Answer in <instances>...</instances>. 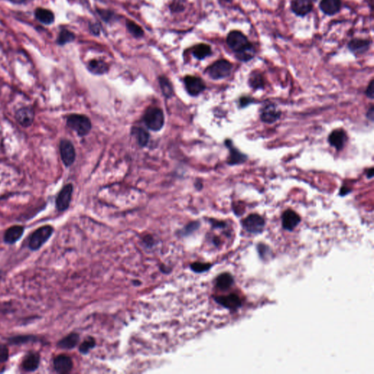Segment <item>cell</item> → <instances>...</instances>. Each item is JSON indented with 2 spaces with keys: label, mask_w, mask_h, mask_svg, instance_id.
Returning <instances> with one entry per match:
<instances>
[{
  "label": "cell",
  "mask_w": 374,
  "mask_h": 374,
  "mask_svg": "<svg viewBox=\"0 0 374 374\" xmlns=\"http://www.w3.org/2000/svg\"><path fill=\"white\" fill-rule=\"evenodd\" d=\"M341 8V0H321L319 9L327 16H333L339 12Z\"/></svg>",
  "instance_id": "obj_20"
},
{
  "label": "cell",
  "mask_w": 374,
  "mask_h": 374,
  "mask_svg": "<svg viewBox=\"0 0 374 374\" xmlns=\"http://www.w3.org/2000/svg\"><path fill=\"white\" fill-rule=\"evenodd\" d=\"M242 225L247 232L253 234H259L264 229L266 221L261 215L253 213L243 219Z\"/></svg>",
  "instance_id": "obj_6"
},
{
  "label": "cell",
  "mask_w": 374,
  "mask_h": 374,
  "mask_svg": "<svg viewBox=\"0 0 374 374\" xmlns=\"http://www.w3.org/2000/svg\"><path fill=\"white\" fill-rule=\"evenodd\" d=\"M232 65L226 59H220L207 68L206 73L213 80L223 79L230 75Z\"/></svg>",
  "instance_id": "obj_4"
},
{
  "label": "cell",
  "mask_w": 374,
  "mask_h": 374,
  "mask_svg": "<svg viewBox=\"0 0 374 374\" xmlns=\"http://www.w3.org/2000/svg\"><path fill=\"white\" fill-rule=\"evenodd\" d=\"M67 124L79 136L89 134L91 130V121L87 116L81 114H71L67 118Z\"/></svg>",
  "instance_id": "obj_2"
},
{
  "label": "cell",
  "mask_w": 374,
  "mask_h": 374,
  "mask_svg": "<svg viewBox=\"0 0 374 374\" xmlns=\"http://www.w3.org/2000/svg\"><path fill=\"white\" fill-rule=\"evenodd\" d=\"M25 228L22 225H14L9 227L5 232L3 240L8 245H13L17 243L23 237Z\"/></svg>",
  "instance_id": "obj_14"
},
{
  "label": "cell",
  "mask_w": 374,
  "mask_h": 374,
  "mask_svg": "<svg viewBox=\"0 0 374 374\" xmlns=\"http://www.w3.org/2000/svg\"><path fill=\"white\" fill-rule=\"evenodd\" d=\"M199 227H200V223L197 222V221H194V222L188 224L187 227L184 228L182 234H184V235H189V234L195 231L196 229H198Z\"/></svg>",
  "instance_id": "obj_37"
},
{
  "label": "cell",
  "mask_w": 374,
  "mask_h": 374,
  "mask_svg": "<svg viewBox=\"0 0 374 374\" xmlns=\"http://www.w3.org/2000/svg\"><path fill=\"white\" fill-rule=\"evenodd\" d=\"M75 35L67 30H63L59 33L57 40L58 44L64 46L68 43H71L75 40Z\"/></svg>",
  "instance_id": "obj_32"
},
{
  "label": "cell",
  "mask_w": 374,
  "mask_h": 374,
  "mask_svg": "<svg viewBox=\"0 0 374 374\" xmlns=\"http://www.w3.org/2000/svg\"><path fill=\"white\" fill-rule=\"evenodd\" d=\"M41 355L37 351H29L22 359V370L25 372H35L39 368L41 365Z\"/></svg>",
  "instance_id": "obj_10"
},
{
  "label": "cell",
  "mask_w": 374,
  "mask_h": 374,
  "mask_svg": "<svg viewBox=\"0 0 374 374\" xmlns=\"http://www.w3.org/2000/svg\"><path fill=\"white\" fill-rule=\"evenodd\" d=\"M160 82V88H161L162 92L165 97L171 98L173 97L174 94L173 86H172L171 81L166 78V77L161 76L159 78Z\"/></svg>",
  "instance_id": "obj_30"
},
{
  "label": "cell",
  "mask_w": 374,
  "mask_h": 374,
  "mask_svg": "<svg viewBox=\"0 0 374 374\" xmlns=\"http://www.w3.org/2000/svg\"><path fill=\"white\" fill-rule=\"evenodd\" d=\"M186 89L191 96L199 95L205 89V84L201 78L198 77L188 75L184 78Z\"/></svg>",
  "instance_id": "obj_11"
},
{
  "label": "cell",
  "mask_w": 374,
  "mask_h": 374,
  "mask_svg": "<svg viewBox=\"0 0 374 374\" xmlns=\"http://www.w3.org/2000/svg\"><path fill=\"white\" fill-rule=\"evenodd\" d=\"M191 269L196 273H203L208 271L212 267V265L209 263H194L191 265Z\"/></svg>",
  "instance_id": "obj_35"
},
{
  "label": "cell",
  "mask_w": 374,
  "mask_h": 374,
  "mask_svg": "<svg viewBox=\"0 0 374 374\" xmlns=\"http://www.w3.org/2000/svg\"><path fill=\"white\" fill-rule=\"evenodd\" d=\"M370 41H367V40L359 39V38L351 40L348 43V48L353 54H356V55H361V54H365L366 51L370 48Z\"/></svg>",
  "instance_id": "obj_22"
},
{
  "label": "cell",
  "mask_w": 374,
  "mask_h": 374,
  "mask_svg": "<svg viewBox=\"0 0 374 374\" xmlns=\"http://www.w3.org/2000/svg\"><path fill=\"white\" fill-rule=\"evenodd\" d=\"M350 192H351V189H349V188L343 187L341 188V191H340V195L345 196L348 195Z\"/></svg>",
  "instance_id": "obj_42"
},
{
  "label": "cell",
  "mask_w": 374,
  "mask_h": 374,
  "mask_svg": "<svg viewBox=\"0 0 374 374\" xmlns=\"http://www.w3.org/2000/svg\"><path fill=\"white\" fill-rule=\"evenodd\" d=\"M35 110L30 107H24L19 109L15 114L16 120L21 126L29 128L35 120Z\"/></svg>",
  "instance_id": "obj_12"
},
{
  "label": "cell",
  "mask_w": 374,
  "mask_h": 374,
  "mask_svg": "<svg viewBox=\"0 0 374 374\" xmlns=\"http://www.w3.org/2000/svg\"><path fill=\"white\" fill-rule=\"evenodd\" d=\"M9 1L14 3V4H23L27 0H9Z\"/></svg>",
  "instance_id": "obj_44"
},
{
  "label": "cell",
  "mask_w": 374,
  "mask_h": 374,
  "mask_svg": "<svg viewBox=\"0 0 374 374\" xmlns=\"http://www.w3.org/2000/svg\"><path fill=\"white\" fill-rule=\"evenodd\" d=\"M248 84L253 89H264L265 82L263 75L258 71L253 72L248 78Z\"/></svg>",
  "instance_id": "obj_27"
},
{
  "label": "cell",
  "mask_w": 374,
  "mask_h": 374,
  "mask_svg": "<svg viewBox=\"0 0 374 374\" xmlns=\"http://www.w3.org/2000/svg\"><path fill=\"white\" fill-rule=\"evenodd\" d=\"M128 31L136 38H141L144 35V31L140 26L136 25L135 22L129 21L127 24Z\"/></svg>",
  "instance_id": "obj_34"
},
{
  "label": "cell",
  "mask_w": 374,
  "mask_h": 374,
  "mask_svg": "<svg viewBox=\"0 0 374 374\" xmlns=\"http://www.w3.org/2000/svg\"><path fill=\"white\" fill-rule=\"evenodd\" d=\"M347 141V136L343 130H335L330 133L328 138V142L331 147L340 151L344 147L345 144Z\"/></svg>",
  "instance_id": "obj_19"
},
{
  "label": "cell",
  "mask_w": 374,
  "mask_h": 374,
  "mask_svg": "<svg viewBox=\"0 0 374 374\" xmlns=\"http://www.w3.org/2000/svg\"><path fill=\"white\" fill-rule=\"evenodd\" d=\"M132 132L141 147H144L147 145L149 141V135L147 131L141 128H134Z\"/></svg>",
  "instance_id": "obj_29"
},
{
  "label": "cell",
  "mask_w": 374,
  "mask_h": 374,
  "mask_svg": "<svg viewBox=\"0 0 374 374\" xmlns=\"http://www.w3.org/2000/svg\"><path fill=\"white\" fill-rule=\"evenodd\" d=\"M281 111L274 103H268L262 108L261 118L266 123H273L280 118Z\"/></svg>",
  "instance_id": "obj_13"
},
{
  "label": "cell",
  "mask_w": 374,
  "mask_h": 374,
  "mask_svg": "<svg viewBox=\"0 0 374 374\" xmlns=\"http://www.w3.org/2000/svg\"><path fill=\"white\" fill-rule=\"evenodd\" d=\"M258 251H259L260 255H261V258L263 259H266L267 257H269L270 253V248L266 245L264 244H260L258 245Z\"/></svg>",
  "instance_id": "obj_38"
},
{
  "label": "cell",
  "mask_w": 374,
  "mask_h": 374,
  "mask_svg": "<svg viewBox=\"0 0 374 374\" xmlns=\"http://www.w3.org/2000/svg\"><path fill=\"white\" fill-rule=\"evenodd\" d=\"M374 170L373 168H370V169H368V171H367V173H366V176H367V179H371V178L373 177V174H374Z\"/></svg>",
  "instance_id": "obj_43"
},
{
  "label": "cell",
  "mask_w": 374,
  "mask_h": 374,
  "mask_svg": "<svg viewBox=\"0 0 374 374\" xmlns=\"http://www.w3.org/2000/svg\"><path fill=\"white\" fill-rule=\"evenodd\" d=\"M365 94L367 97L373 99L374 98V81L371 80L365 90Z\"/></svg>",
  "instance_id": "obj_39"
},
{
  "label": "cell",
  "mask_w": 374,
  "mask_h": 374,
  "mask_svg": "<svg viewBox=\"0 0 374 374\" xmlns=\"http://www.w3.org/2000/svg\"><path fill=\"white\" fill-rule=\"evenodd\" d=\"M54 232V228L49 224L38 228L30 236L28 248L33 252L41 250L42 247L49 241Z\"/></svg>",
  "instance_id": "obj_1"
},
{
  "label": "cell",
  "mask_w": 374,
  "mask_h": 374,
  "mask_svg": "<svg viewBox=\"0 0 374 374\" xmlns=\"http://www.w3.org/2000/svg\"><path fill=\"white\" fill-rule=\"evenodd\" d=\"M95 340H94V338L89 337V338L85 340V341L80 345L79 351L81 354H87V353L89 352V350L92 349L93 348L95 347Z\"/></svg>",
  "instance_id": "obj_33"
},
{
  "label": "cell",
  "mask_w": 374,
  "mask_h": 374,
  "mask_svg": "<svg viewBox=\"0 0 374 374\" xmlns=\"http://www.w3.org/2000/svg\"><path fill=\"white\" fill-rule=\"evenodd\" d=\"M54 369L57 373L65 374L70 373L73 367V362L70 356L61 354L54 357L53 360Z\"/></svg>",
  "instance_id": "obj_9"
},
{
  "label": "cell",
  "mask_w": 374,
  "mask_h": 374,
  "mask_svg": "<svg viewBox=\"0 0 374 374\" xmlns=\"http://www.w3.org/2000/svg\"><path fill=\"white\" fill-rule=\"evenodd\" d=\"M35 18L43 25H50L55 20L54 13L50 10L38 9L35 12Z\"/></svg>",
  "instance_id": "obj_24"
},
{
  "label": "cell",
  "mask_w": 374,
  "mask_h": 374,
  "mask_svg": "<svg viewBox=\"0 0 374 374\" xmlns=\"http://www.w3.org/2000/svg\"><path fill=\"white\" fill-rule=\"evenodd\" d=\"M225 145L229 150V157L228 158V164L229 165H240L246 161L247 156L236 149L231 140H226Z\"/></svg>",
  "instance_id": "obj_15"
},
{
  "label": "cell",
  "mask_w": 374,
  "mask_h": 374,
  "mask_svg": "<svg viewBox=\"0 0 374 374\" xmlns=\"http://www.w3.org/2000/svg\"><path fill=\"white\" fill-rule=\"evenodd\" d=\"M144 122L149 130L159 131L163 128L165 116L163 110L158 107H149L144 114Z\"/></svg>",
  "instance_id": "obj_3"
},
{
  "label": "cell",
  "mask_w": 374,
  "mask_h": 374,
  "mask_svg": "<svg viewBox=\"0 0 374 374\" xmlns=\"http://www.w3.org/2000/svg\"><path fill=\"white\" fill-rule=\"evenodd\" d=\"M7 341L13 346H23L28 343H38L41 341V338L35 335H17L9 337Z\"/></svg>",
  "instance_id": "obj_21"
},
{
  "label": "cell",
  "mask_w": 374,
  "mask_h": 374,
  "mask_svg": "<svg viewBox=\"0 0 374 374\" xmlns=\"http://www.w3.org/2000/svg\"><path fill=\"white\" fill-rule=\"evenodd\" d=\"M216 303L223 307L229 310H237L241 306V301L235 294L225 295V296L216 297L214 298Z\"/></svg>",
  "instance_id": "obj_16"
},
{
  "label": "cell",
  "mask_w": 374,
  "mask_h": 374,
  "mask_svg": "<svg viewBox=\"0 0 374 374\" xmlns=\"http://www.w3.org/2000/svg\"><path fill=\"white\" fill-rule=\"evenodd\" d=\"M373 115H374V107L373 105H371V107L368 109L367 113H366V116L368 118L370 121H373Z\"/></svg>",
  "instance_id": "obj_41"
},
{
  "label": "cell",
  "mask_w": 374,
  "mask_h": 374,
  "mask_svg": "<svg viewBox=\"0 0 374 374\" xmlns=\"http://www.w3.org/2000/svg\"><path fill=\"white\" fill-rule=\"evenodd\" d=\"M291 9L295 15L304 17L312 11L313 3L309 0H293Z\"/></svg>",
  "instance_id": "obj_17"
},
{
  "label": "cell",
  "mask_w": 374,
  "mask_h": 374,
  "mask_svg": "<svg viewBox=\"0 0 374 374\" xmlns=\"http://www.w3.org/2000/svg\"><path fill=\"white\" fill-rule=\"evenodd\" d=\"M234 283L233 277L227 273L221 274L216 279V287L222 291L229 290Z\"/></svg>",
  "instance_id": "obj_25"
},
{
  "label": "cell",
  "mask_w": 374,
  "mask_h": 374,
  "mask_svg": "<svg viewBox=\"0 0 374 374\" xmlns=\"http://www.w3.org/2000/svg\"><path fill=\"white\" fill-rule=\"evenodd\" d=\"M301 221L299 215L293 210H287L282 215V226L288 231H293Z\"/></svg>",
  "instance_id": "obj_18"
},
{
  "label": "cell",
  "mask_w": 374,
  "mask_h": 374,
  "mask_svg": "<svg viewBox=\"0 0 374 374\" xmlns=\"http://www.w3.org/2000/svg\"><path fill=\"white\" fill-rule=\"evenodd\" d=\"M80 341L79 334L72 333L57 342V346L61 349L70 350L76 347Z\"/></svg>",
  "instance_id": "obj_23"
},
{
  "label": "cell",
  "mask_w": 374,
  "mask_h": 374,
  "mask_svg": "<svg viewBox=\"0 0 374 374\" xmlns=\"http://www.w3.org/2000/svg\"><path fill=\"white\" fill-rule=\"evenodd\" d=\"M255 50L253 45H250V46L240 51V52L237 53L235 54V57L238 60L241 61V62H248V61L253 59L255 56Z\"/></svg>",
  "instance_id": "obj_31"
},
{
  "label": "cell",
  "mask_w": 374,
  "mask_h": 374,
  "mask_svg": "<svg viewBox=\"0 0 374 374\" xmlns=\"http://www.w3.org/2000/svg\"><path fill=\"white\" fill-rule=\"evenodd\" d=\"M61 158L66 167L71 166L74 163L76 157L75 148L68 140H62L59 144Z\"/></svg>",
  "instance_id": "obj_8"
},
{
  "label": "cell",
  "mask_w": 374,
  "mask_h": 374,
  "mask_svg": "<svg viewBox=\"0 0 374 374\" xmlns=\"http://www.w3.org/2000/svg\"><path fill=\"white\" fill-rule=\"evenodd\" d=\"M212 54L211 49L210 46L206 44H199L194 48V57L198 59H203L209 57Z\"/></svg>",
  "instance_id": "obj_28"
},
{
  "label": "cell",
  "mask_w": 374,
  "mask_h": 374,
  "mask_svg": "<svg viewBox=\"0 0 374 374\" xmlns=\"http://www.w3.org/2000/svg\"><path fill=\"white\" fill-rule=\"evenodd\" d=\"M88 68L92 73L102 75V74L107 73L108 70V66L104 61L94 59L89 62Z\"/></svg>",
  "instance_id": "obj_26"
},
{
  "label": "cell",
  "mask_w": 374,
  "mask_h": 374,
  "mask_svg": "<svg viewBox=\"0 0 374 374\" xmlns=\"http://www.w3.org/2000/svg\"><path fill=\"white\" fill-rule=\"evenodd\" d=\"M309 1H311V3H314V2H317V0H309Z\"/></svg>",
  "instance_id": "obj_45"
},
{
  "label": "cell",
  "mask_w": 374,
  "mask_h": 374,
  "mask_svg": "<svg viewBox=\"0 0 374 374\" xmlns=\"http://www.w3.org/2000/svg\"><path fill=\"white\" fill-rule=\"evenodd\" d=\"M224 1L230 2V1H232V0H224Z\"/></svg>",
  "instance_id": "obj_46"
},
{
  "label": "cell",
  "mask_w": 374,
  "mask_h": 374,
  "mask_svg": "<svg viewBox=\"0 0 374 374\" xmlns=\"http://www.w3.org/2000/svg\"><path fill=\"white\" fill-rule=\"evenodd\" d=\"M239 102H240V107H246V106L253 103V99L250 97H243L240 98Z\"/></svg>",
  "instance_id": "obj_40"
},
{
  "label": "cell",
  "mask_w": 374,
  "mask_h": 374,
  "mask_svg": "<svg viewBox=\"0 0 374 374\" xmlns=\"http://www.w3.org/2000/svg\"><path fill=\"white\" fill-rule=\"evenodd\" d=\"M227 43L229 49L235 54L240 52L251 45L248 38L241 32L234 30L228 34Z\"/></svg>",
  "instance_id": "obj_5"
},
{
  "label": "cell",
  "mask_w": 374,
  "mask_h": 374,
  "mask_svg": "<svg viewBox=\"0 0 374 374\" xmlns=\"http://www.w3.org/2000/svg\"><path fill=\"white\" fill-rule=\"evenodd\" d=\"M73 187L71 184H67L61 189L56 199V208L57 211L63 212L68 209L71 203Z\"/></svg>",
  "instance_id": "obj_7"
},
{
  "label": "cell",
  "mask_w": 374,
  "mask_h": 374,
  "mask_svg": "<svg viewBox=\"0 0 374 374\" xmlns=\"http://www.w3.org/2000/svg\"><path fill=\"white\" fill-rule=\"evenodd\" d=\"M10 357L9 346L5 343H0V363L8 362Z\"/></svg>",
  "instance_id": "obj_36"
}]
</instances>
